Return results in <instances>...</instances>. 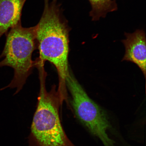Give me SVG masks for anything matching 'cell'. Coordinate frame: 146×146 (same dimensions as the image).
Here are the masks:
<instances>
[{"label":"cell","instance_id":"obj_1","mask_svg":"<svg viewBox=\"0 0 146 146\" xmlns=\"http://www.w3.org/2000/svg\"><path fill=\"white\" fill-rule=\"evenodd\" d=\"M44 9L36 25V39L41 61H48L57 70L59 77L58 92L67 94L66 80L69 72L68 56L69 32L67 22L63 17L58 0H44Z\"/></svg>","mask_w":146,"mask_h":146},{"label":"cell","instance_id":"obj_2","mask_svg":"<svg viewBox=\"0 0 146 146\" xmlns=\"http://www.w3.org/2000/svg\"><path fill=\"white\" fill-rule=\"evenodd\" d=\"M39 71L40 91L37 108L31 127L32 146H76L67 137L62 126L59 114L62 100L55 85L48 92L46 87L47 73L44 67Z\"/></svg>","mask_w":146,"mask_h":146},{"label":"cell","instance_id":"obj_3","mask_svg":"<svg viewBox=\"0 0 146 146\" xmlns=\"http://www.w3.org/2000/svg\"><path fill=\"white\" fill-rule=\"evenodd\" d=\"M36 25L24 27L21 21L10 29L7 35L5 47L0 55V68L11 67L14 70L10 83L1 89L16 88L15 94L22 89L28 76L35 66L33 53L37 45Z\"/></svg>","mask_w":146,"mask_h":146},{"label":"cell","instance_id":"obj_4","mask_svg":"<svg viewBox=\"0 0 146 146\" xmlns=\"http://www.w3.org/2000/svg\"><path fill=\"white\" fill-rule=\"evenodd\" d=\"M66 82L76 117L105 146H114V141L108 134L112 126L105 111L89 97L70 70Z\"/></svg>","mask_w":146,"mask_h":146},{"label":"cell","instance_id":"obj_5","mask_svg":"<svg viewBox=\"0 0 146 146\" xmlns=\"http://www.w3.org/2000/svg\"><path fill=\"white\" fill-rule=\"evenodd\" d=\"M126 38L122 41L125 49L123 61H130L138 66L146 76V36L143 30H137L132 33H125Z\"/></svg>","mask_w":146,"mask_h":146},{"label":"cell","instance_id":"obj_6","mask_svg":"<svg viewBox=\"0 0 146 146\" xmlns=\"http://www.w3.org/2000/svg\"><path fill=\"white\" fill-rule=\"evenodd\" d=\"M27 0H0V38L21 21Z\"/></svg>","mask_w":146,"mask_h":146},{"label":"cell","instance_id":"obj_7","mask_svg":"<svg viewBox=\"0 0 146 146\" xmlns=\"http://www.w3.org/2000/svg\"><path fill=\"white\" fill-rule=\"evenodd\" d=\"M91 6L89 15L92 21H98L105 17L109 12L117 10V5L114 0H88Z\"/></svg>","mask_w":146,"mask_h":146}]
</instances>
